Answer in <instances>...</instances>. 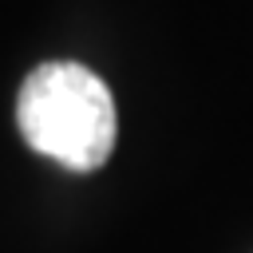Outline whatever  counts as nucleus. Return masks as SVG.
Here are the masks:
<instances>
[{"instance_id":"1","label":"nucleus","mask_w":253,"mask_h":253,"mask_svg":"<svg viewBox=\"0 0 253 253\" xmlns=\"http://www.w3.org/2000/svg\"><path fill=\"white\" fill-rule=\"evenodd\" d=\"M16 126L36 154L75 174L99 170L111 158L119 134L111 87L75 59L40 63L24 79Z\"/></svg>"}]
</instances>
